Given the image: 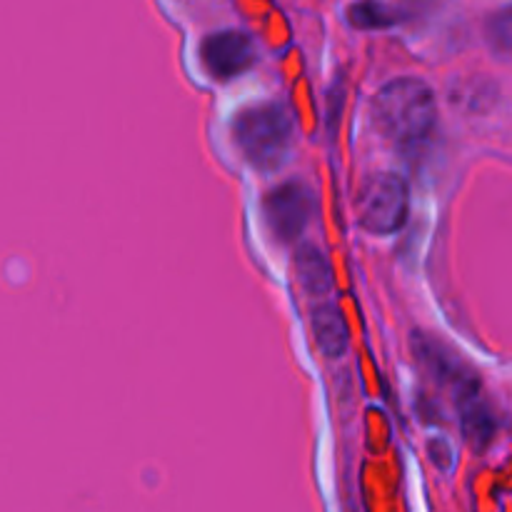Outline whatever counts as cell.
I'll use <instances>...</instances> for the list:
<instances>
[{
  "instance_id": "obj_1",
  "label": "cell",
  "mask_w": 512,
  "mask_h": 512,
  "mask_svg": "<svg viewBox=\"0 0 512 512\" xmlns=\"http://www.w3.org/2000/svg\"><path fill=\"white\" fill-rule=\"evenodd\" d=\"M373 118L380 133L400 150H415L430 138L438 118L435 93L420 78H395L378 90Z\"/></svg>"
},
{
  "instance_id": "obj_2",
  "label": "cell",
  "mask_w": 512,
  "mask_h": 512,
  "mask_svg": "<svg viewBox=\"0 0 512 512\" xmlns=\"http://www.w3.org/2000/svg\"><path fill=\"white\" fill-rule=\"evenodd\" d=\"M235 143L253 168L273 173L293 150V115L283 103H255L238 113L233 123Z\"/></svg>"
},
{
  "instance_id": "obj_3",
  "label": "cell",
  "mask_w": 512,
  "mask_h": 512,
  "mask_svg": "<svg viewBox=\"0 0 512 512\" xmlns=\"http://www.w3.org/2000/svg\"><path fill=\"white\" fill-rule=\"evenodd\" d=\"M410 195L400 175L380 170L363 183L358 193V218L368 233H398L408 220Z\"/></svg>"
},
{
  "instance_id": "obj_4",
  "label": "cell",
  "mask_w": 512,
  "mask_h": 512,
  "mask_svg": "<svg viewBox=\"0 0 512 512\" xmlns=\"http://www.w3.org/2000/svg\"><path fill=\"white\" fill-rule=\"evenodd\" d=\"M315 213V198L308 185L290 180L265 195L263 215L273 235L283 243L298 240Z\"/></svg>"
},
{
  "instance_id": "obj_5",
  "label": "cell",
  "mask_w": 512,
  "mask_h": 512,
  "mask_svg": "<svg viewBox=\"0 0 512 512\" xmlns=\"http://www.w3.org/2000/svg\"><path fill=\"white\" fill-rule=\"evenodd\" d=\"M200 60L213 78L228 80L248 70L255 60L253 38L243 30H218L200 45Z\"/></svg>"
},
{
  "instance_id": "obj_6",
  "label": "cell",
  "mask_w": 512,
  "mask_h": 512,
  "mask_svg": "<svg viewBox=\"0 0 512 512\" xmlns=\"http://www.w3.org/2000/svg\"><path fill=\"white\" fill-rule=\"evenodd\" d=\"M458 408H460V425H463V435L475 450H483L490 443L495 433V420L490 413L488 403L480 395L478 383L458 393Z\"/></svg>"
},
{
  "instance_id": "obj_7",
  "label": "cell",
  "mask_w": 512,
  "mask_h": 512,
  "mask_svg": "<svg viewBox=\"0 0 512 512\" xmlns=\"http://www.w3.org/2000/svg\"><path fill=\"white\" fill-rule=\"evenodd\" d=\"M310 325H313V335L320 353L330 360L343 358L345 350H348V323H345L338 305L333 303L315 305L313 315H310Z\"/></svg>"
},
{
  "instance_id": "obj_8",
  "label": "cell",
  "mask_w": 512,
  "mask_h": 512,
  "mask_svg": "<svg viewBox=\"0 0 512 512\" xmlns=\"http://www.w3.org/2000/svg\"><path fill=\"white\" fill-rule=\"evenodd\" d=\"M298 278L310 295H325L333 288V270L328 258L315 245L305 243L298 250Z\"/></svg>"
},
{
  "instance_id": "obj_9",
  "label": "cell",
  "mask_w": 512,
  "mask_h": 512,
  "mask_svg": "<svg viewBox=\"0 0 512 512\" xmlns=\"http://www.w3.org/2000/svg\"><path fill=\"white\" fill-rule=\"evenodd\" d=\"M348 15H350V23H353L355 28L375 30V28H390V25L400 23L403 10L388 3H358L348 10Z\"/></svg>"
},
{
  "instance_id": "obj_10",
  "label": "cell",
  "mask_w": 512,
  "mask_h": 512,
  "mask_svg": "<svg viewBox=\"0 0 512 512\" xmlns=\"http://www.w3.org/2000/svg\"><path fill=\"white\" fill-rule=\"evenodd\" d=\"M488 43L503 58H512V5L490 15Z\"/></svg>"
}]
</instances>
